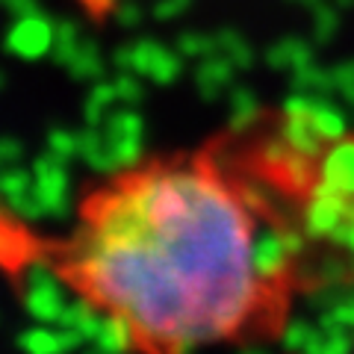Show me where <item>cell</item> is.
<instances>
[{
	"label": "cell",
	"mask_w": 354,
	"mask_h": 354,
	"mask_svg": "<svg viewBox=\"0 0 354 354\" xmlns=\"http://www.w3.org/2000/svg\"><path fill=\"white\" fill-rule=\"evenodd\" d=\"M322 248L354 263V151L313 109L109 174L65 234L0 209V269L44 272L142 351L278 337L319 283Z\"/></svg>",
	"instance_id": "1"
}]
</instances>
